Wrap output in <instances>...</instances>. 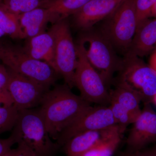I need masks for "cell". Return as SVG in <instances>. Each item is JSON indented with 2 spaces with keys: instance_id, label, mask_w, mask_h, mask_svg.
I'll use <instances>...</instances> for the list:
<instances>
[{
  "instance_id": "obj_18",
  "label": "cell",
  "mask_w": 156,
  "mask_h": 156,
  "mask_svg": "<svg viewBox=\"0 0 156 156\" xmlns=\"http://www.w3.org/2000/svg\"><path fill=\"white\" fill-rule=\"evenodd\" d=\"M90 0H45L41 8L49 9L59 16L67 19L80 11Z\"/></svg>"
},
{
  "instance_id": "obj_4",
  "label": "cell",
  "mask_w": 156,
  "mask_h": 156,
  "mask_svg": "<svg viewBox=\"0 0 156 156\" xmlns=\"http://www.w3.org/2000/svg\"><path fill=\"white\" fill-rule=\"evenodd\" d=\"M83 32L79 41L83 45L88 60L107 86L115 73L119 70L122 59L117 56L115 48L101 32L92 29Z\"/></svg>"
},
{
  "instance_id": "obj_30",
  "label": "cell",
  "mask_w": 156,
  "mask_h": 156,
  "mask_svg": "<svg viewBox=\"0 0 156 156\" xmlns=\"http://www.w3.org/2000/svg\"><path fill=\"white\" fill-rule=\"evenodd\" d=\"M148 65L156 73V50L150 54Z\"/></svg>"
},
{
  "instance_id": "obj_19",
  "label": "cell",
  "mask_w": 156,
  "mask_h": 156,
  "mask_svg": "<svg viewBox=\"0 0 156 156\" xmlns=\"http://www.w3.org/2000/svg\"><path fill=\"white\" fill-rule=\"evenodd\" d=\"M0 29L12 39H25L20 23L19 16L7 9L2 0L0 1Z\"/></svg>"
},
{
  "instance_id": "obj_3",
  "label": "cell",
  "mask_w": 156,
  "mask_h": 156,
  "mask_svg": "<svg viewBox=\"0 0 156 156\" xmlns=\"http://www.w3.org/2000/svg\"><path fill=\"white\" fill-rule=\"evenodd\" d=\"M11 134L17 143L24 141L37 156H53L59 147L52 141L39 109L19 111Z\"/></svg>"
},
{
  "instance_id": "obj_25",
  "label": "cell",
  "mask_w": 156,
  "mask_h": 156,
  "mask_svg": "<svg viewBox=\"0 0 156 156\" xmlns=\"http://www.w3.org/2000/svg\"><path fill=\"white\" fill-rule=\"evenodd\" d=\"M17 144V148H11L2 156H37L31 148L23 140H19Z\"/></svg>"
},
{
  "instance_id": "obj_29",
  "label": "cell",
  "mask_w": 156,
  "mask_h": 156,
  "mask_svg": "<svg viewBox=\"0 0 156 156\" xmlns=\"http://www.w3.org/2000/svg\"><path fill=\"white\" fill-rule=\"evenodd\" d=\"M138 152L145 156H156V143L152 146Z\"/></svg>"
},
{
  "instance_id": "obj_6",
  "label": "cell",
  "mask_w": 156,
  "mask_h": 156,
  "mask_svg": "<svg viewBox=\"0 0 156 156\" xmlns=\"http://www.w3.org/2000/svg\"><path fill=\"white\" fill-rule=\"evenodd\" d=\"M77 63L74 76L75 87L80 96L89 103L107 106L111 101L107 86L97 71L90 63L80 42L76 44Z\"/></svg>"
},
{
  "instance_id": "obj_1",
  "label": "cell",
  "mask_w": 156,
  "mask_h": 156,
  "mask_svg": "<svg viewBox=\"0 0 156 156\" xmlns=\"http://www.w3.org/2000/svg\"><path fill=\"white\" fill-rule=\"evenodd\" d=\"M39 108L49 135L57 140L66 128L92 107L80 96L74 94L66 84L45 93Z\"/></svg>"
},
{
  "instance_id": "obj_13",
  "label": "cell",
  "mask_w": 156,
  "mask_h": 156,
  "mask_svg": "<svg viewBox=\"0 0 156 156\" xmlns=\"http://www.w3.org/2000/svg\"><path fill=\"white\" fill-rule=\"evenodd\" d=\"M56 44L55 33L51 27L48 32L26 39L23 48L31 57L47 62L54 69Z\"/></svg>"
},
{
  "instance_id": "obj_2",
  "label": "cell",
  "mask_w": 156,
  "mask_h": 156,
  "mask_svg": "<svg viewBox=\"0 0 156 156\" xmlns=\"http://www.w3.org/2000/svg\"><path fill=\"white\" fill-rule=\"evenodd\" d=\"M0 60L7 68L49 89L58 74L50 65L28 55L23 47L0 42Z\"/></svg>"
},
{
  "instance_id": "obj_22",
  "label": "cell",
  "mask_w": 156,
  "mask_h": 156,
  "mask_svg": "<svg viewBox=\"0 0 156 156\" xmlns=\"http://www.w3.org/2000/svg\"><path fill=\"white\" fill-rule=\"evenodd\" d=\"M18 115L19 111L14 105L0 107V134L13 129Z\"/></svg>"
},
{
  "instance_id": "obj_5",
  "label": "cell",
  "mask_w": 156,
  "mask_h": 156,
  "mask_svg": "<svg viewBox=\"0 0 156 156\" xmlns=\"http://www.w3.org/2000/svg\"><path fill=\"white\" fill-rule=\"evenodd\" d=\"M137 27L135 0H124L106 18L100 31L115 48L128 53Z\"/></svg>"
},
{
  "instance_id": "obj_28",
  "label": "cell",
  "mask_w": 156,
  "mask_h": 156,
  "mask_svg": "<svg viewBox=\"0 0 156 156\" xmlns=\"http://www.w3.org/2000/svg\"><path fill=\"white\" fill-rule=\"evenodd\" d=\"M9 77L8 68L0 64V89H7Z\"/></svg>"
},
{
  "instance_id": "obj_14",
  "label": "cell",
  "mask_w": 156,
  "mask_h": 156,
  "mask_svg": "<svg viewBox=\"0 0 156 156\" xmlns=\"http://www.w3.org/2000/svg\"><path fill=\"white\" fill-rule=\"evenodd\" d=\"M19 20L26 39L44 32L50 23L54 24L61 20L57 14L43 8L20 14Z\"/></svg>"
},
{
  "instance_id": "obj_36",
  "label": "cell",
  "mask_w": 156,
  "mask_h": 156,
  "mask_svg": "<svg viewBox=\"0 0 156 156\" xmlns=\"http://www.w3.org/2000/svg\"><path fill=\"white\" fill-rule=\"evenodd\" d=\"M0 1H1V0H0Z\"/></svg>"
},
{
  "instance_id": "obj_15",
  "label": "cell",
  "mask_w": 156,
  "mask_h": 156,
  "mask_svg": "<svg viewBox=\"0 0 156 156\" xmlns=\"http://www.w3.org/2000/svg\"><path fill=\"white\" fill-rule=\"evenodd\" d=\"M156 50V18H149L137 26L127 53L142 57L150 55Z\"/></svg>"
},
{
  "instance_id": "obj_23",
  "label": "cell",
  "mask_w": 156,
  "mask_h": 156,
  "mask_svg": "<svg viewBox=\"0 0 156 156\" xmlns=\"http://www.w3.org/2000/svg\"><path fill=\"white\" fill-rule=\"evenodd\" d=\"M117 125L124 133L127 126L134 122V120L130 113L116 101L111 100L109 105Z\"/></svg>"
},
{
  "instance_id": "obj_27",
  "label": "cell",
  "mask_w": 156,
  "mask_h": 156,
  "mask_svg": "<svg viewBox=\"0 0 156 156\" xmlns=\"http://www.w3.org/2000/svg\"><path fill=\"white\" fill-rule=\"evenodd\" d=\"M14 105L10 93L7 89H0V107Z\"/></svg>"
},
{
  "instance_id": "obj_26",
  "label": "cell",
  "mask_w": 156,
  "mask_h": 156,
  "mask_svg": "<svg viewBox=\"0 0 156 156\" xmlns=\"http://www.w3.org/2000/svg\"><path fill=\"white\" fill-rule=\"evenodd\" d=\"M16 143H17V140L11 134V136L6 139L0 138V156H2L11 149L12 146Z\"/></svg>"
},
{
  "instance_id": "obj_35",
  "label": "cell",
  "mask_w": 156,
  "mask_h": 156,
  "mask_svg": "<svg viewBox=\"0 0 156 156\" xmlns=\"http://www.w3.org/2000/svg\"><path fill=\"white\" fill-rule=\"evenodd\" d=\"M0 61H1V60H0Z\"/></svg>"
},
{
  "instance_id": "obj_10",
  "label": "cell",
  "mask_w": 156,
  "mask_h": 156,
  "mask_svg": "<svg viewBox=\"0 0 156 156\" xmlns=\"http://www.w3.org/2000/svg\"><path fill=\"white\" fill-rule=\"evenodd\" d=\"M117 125L108 106L92 107L75 122L66 128L58 136L56 143L60 147L76 135L89 131L107 129Z\"/></svg>"
},
{
  "instance_id": "obj_16",
  "label": "cell",
  "mask_w": 156,
  "mask_h": 156,
  "mask_svg": "<svg viewBox=\"0 0 156 156\" xmlns=\"http://www.w3.org/2000/svg\"><path fill=\"white\" fill-rule=\"evenodd\" d=\"M118 125L100 130L85 131L73 136L64 145L67 156H82L113 132Z\"/></svg>"
},
{
  "instance_id": "obj_33",
  "label": "cell",
  "mask_w": 156,
  "mask_h": 156,
  "mask_svg": "<svg viewBox=\"0 0 156 156\" xmlns=\"http://www.w3.org/2000/svg\"><path fill=\"white\" fill-rule=\"evenodd\" d=\"M5 35V34L4 33V32H3L2 30L0 29V38L4 36Z\"/></svg>"
},
{
  "instance_id": "obj_20",
  "label": "cell",
  "mask_w": 156,
  "mask_h": 156,
  "mask_svg": "<svg viewBox=\"0 0 156 156\" xmlns=\"http://www.w3.org/2000/svg\"><path fill=\"white\" fill-rule=\"evenodd\" d=\"M122 131L118 126L108 136L82 156H112L119 145Z\"/></svg>"
},
{
  "instance_id": "obj_24",
  "label": "cell",
  "mask_w": 156,
  "mask_h": 156,
  "mask_svg": "<svg viewBox=\"0 0 156 156\" xmlns=\"http://www.w3.org/2000/svg\"><path fill=\"white\" fill-rule=\"evenodd\" d=\"M156 0H135L137 26L151 17V11Z\"/></svg>"
},
{
  "instance_id": "obj_8",
  "label": "cell",
  "mask_w": 156,
  "mask_h": 156,
  "mask_svg": "<svg viewBox=\"0 0 156 156\" xmlns=\"http://www.w3.org/2000/svg\"><path fill=\"white\" fill-rule=\"evenodd\" d=\"M56 44L55 69L70 89L75 87L74 76L77 63L76 49L66 19L53 24Z\"/></svg>"
},
{
  "instance_id": "obj_11",
  "label": "cell",
  "mask_w": 156,
  "mask_h": 156,
  "mask_svg": "<svg viewBox=\"0 0 156 156\" xmlns=\"http://www.w3.org/2000/svg\"><path fill=\"white\" fill-rule=\"evenodd\" d=\"M126 144L128 152L140 151L156 143V112L150 103H144L141 113L133 123Z\"/></svg>"
},
{
  "instance_id": "obj_21",
  "label": "cell",
  "mask_w": 156,
  "mask_h": 156,
  "mask_svg": "<svg viewBox=\"0 0 156 156\" xmlns=\"http://www.w3.org/2000/svg\"><path fill=\"white\" fill-rule=\"evenodd\" d=\"M45 0H3V4L7 9L19 16L41 8Z\"/></svg>"
},
{
  "instance_id": "obj_34",
  "label": "cell",
  "mask_w": 156,
  "mask_h": 156,
  "mask_svg": "<svg viewBox=\"0 0 156 156\" xmlns=\"http://www.w3.org/2000/svg\"><path fill=\"white\" fill-rule=\"evenodd\" d=\"M151 101L152 102H153V103L155 104L156 105V95L154 96V97L153 98Z\"/></svg>"
},
{
  "instance_id": "obj_32",
  "label": "cell",
  "mask_w": 156,
  "mask_h": 156,
  "mask_svg": "<svg viewBox=\"0 0 156 156\" xmlns=\"http://www.w3.org/2000/svg\"><path fill=\"white\" fill-rule=\"evenodd\" d=\"M151 17L156 18V3H155L154 5L152 10Z\"/></svg>"
},
{
  "instance_id": "obj_31",
  "label": "cell",
  "mask_w": 156,
  "mask_h": 156,
  "mask_svg": "<svg viewBox=\"0 0 156 156\" xmlns=\"http://www.w3.org/2000/svg\"><path fill=\"white\" fill-rule=\"evenodd\" d=\"M123 156H145L143 155L139 152H135L130 153L127 152L124 154Z\"/></svg>"
},
{
  "instance_id": "obj_17",
  "label": "cell",
  "mask_w": 156,
  "mask_h": 156,
  "mask_svg": "<svg viewBox=\"0 0 156 156\" xmlns=\"http://www.w3.org/2000/svg\"><path fill=\"white\" fill-rule=\"evenodd\" d=\"M111 100L115 101L128 111L134 120L141 112L140 95L126 84L118 81L116 87L110 92Z\"/></svg>"
},
{
  "instance_id": "obj_12",
  "label": "cell",
  "mask_w": 156,
  "mask_h": 156,
  "mask_svg": "<svg viewBox=\"0 0 156 156\" xmlns=\"http://www.w3.org/2000/svg\"><path fill=\"white\" fill-rule=\"evenodd\" d=\"M124 0H90L73 15L74 24L83 31L90 30L96 23L112 14Z\"/></svg>"
},
{
  "instance_id": "obj_9",
  "label": "cell",
  "mask_w": 156,
  "mask_h": 156,
  "mask_svg": "<svg viewBox=\"0 0 156 156\" xmlns=\"http://www.w3.org/2000/svg\"><path fill=\"white\" fill-rule=\"evenodd\" d=\"M7 68L9 77L7 89L17 110L19 112L30 109L41 105L49 89Z\"/></svg>"
},
{
  "instance_id": "obj_7",
  "label": "cell",
  "mask_w": 156,
  "mask_h": 156,
  "mask_svg": "<svg viewBox=\"0 0 156 156\" xmlns=\"http://www.w3.org/2000/svg\"><path fill=\"white\" fill-rule=\"evenodd\" d=\"M119 82L138 93L144 103H150L156 95V73L140 57L127 53L119 70Z\"/></svg>"
}]
</instances>
